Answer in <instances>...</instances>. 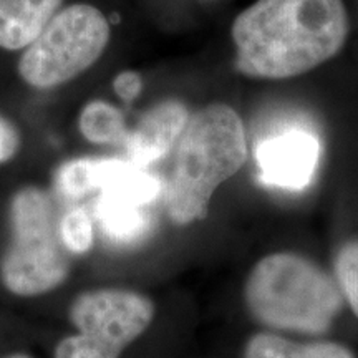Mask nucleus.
I'll use <instances>...</instances> for the list:
<instances>
[{
  "label": "nucleus",
  "instance_id": "9",
  "mask_svg": "<svg viewBox=\"0 0 358 358\" xmlns=\"http://www.w3.org/2000/svg\"><path fill=\"white\" fill-rule=\"evenodd\" d=\"M64 0H0V48L29 47L62 8Z\"/></svg>",
  "mask_w": 358,
  "mask_h": 358
},
{
  "label": "nucleus",
  "instance_id": "3",
  "mask_svg": "<svg viewBox=\"0 0 358 358\" xmlns=\"http://www.w3.org/2000/svg\"><path fill=\"white\" fill-rule=\"evenodd\" d=\"M244 302L259 325L275 332L322 335L342 312L337 282L312 259L274 252L250 268Z\"/></svg>",
  "mask_w": 358,
  "mask_h": 358
},
{
  "label": "nucleus",
  "instance_id": "14",
  "mask_svg": "<svg viewBox=\"0 0 358 358\" xmlns=\"http://www.w3.org/2000/svg\"><path fill=\"white\" fill-rule=\"evenodd\" d=\"M103 159L77 158L62 164L55 173V187L64 198L80 199L100 189Z\"/></svg>",
  "mask_w": 358,
  "mask_h": 358
},
{
  "label": "nucleus",
  "instance_id": "15",
  "mask_svg": "<svg viewBox=\"0 0 358 358\" xmlns=\"http://www.w3.org/2000/svg\"><path fill=\"white\" fill-rule=\"evenodd\" d=\"M58 239L69 256H85L95 244V222L85 208H71L57 224Z\"/></svg>",
  "mask_w": 358,
  "mask_h": 358
},
{
  "label": "nucleus",
  "instance_id": "7",
  "mask_svg": "<svg viewBox=\"0 0 358 358\" xmlns=\"http://www.w3.org/2000/svg\"><path fill=\"white\" fill-rule=\"evenodd\" d=\"M319 134L302 124H287L259 141L256 159L266 185L301 191L310 185L320 163Z\"/></svg>",
  "mask_w": 358,
  "mask_h": 358
},
{
  "label": "nucleus",
  "instance_id": "12",
  "mask_svg": "<svg viewBox=\"0 0 358 358\" xmlns=\"http://www.w3.org/2000/svg\"><path fill=\"white\" fill-rule=\"evenodd\" d=\"M96 219L103 234L122 244L134 243L146 234L150 217L141 206L127 203L110 194L100 196L96 203Z\"/></svg>",
  "mask_w": 358,
  "mask_h": 358
},
{
  "label": "nucleus",
  "instance_id": "5",
  "mask_svg": "<svg viewBox=\"0 0 358 358\" xmlns=\"http://www.w3.org/2000/svg\"><path fill=\"white\" fill-rule=\"evenodd\" d=\"M111 27L100 8L71 3L60 8L24 48L17 71L29 87L50 90L85 73L110 43Z\"/></svg>",
  "mask_w": 358,
  "mask_h": 358
},
{
  "label": "nucleus",
  "instance_id": "16",
  "mask_svg": "<svg viewBox=\"0 0 358 358\" xmlns=\"http://www.w3.org/2000/svg\"><path fill=\"white\" fill-rule=\"evenodd\" d=\"M334 274L343 301L358 319V239L348 241L338 249L334 261Z\"/></svg>",
  "mask_w": 358,
  "mask_h": 358
},
{
  "label": "nucleus",
  "instance_id": "13",
  "mask_svg": "<svg viewBox=\"0 0 358 358\" xmlns=\"http://www.w3.org/2000/svg\"><path fill=\"white\" fill-rule=\"evenodd\" d=\"M78 128L85 140L98 146L124 145L129 133L122 110L105 100L88 101L83 106Z\"/></svg>",
  "mask_w": 358,
  "mask_h": 358
},
{
  "label": "nucleus",
  "instance_id": "1",
  "mask_svg": "<svg viewBox=\"0 0 358 358\" xmlns=\"http://www.w3.org/2000/svg\"><path fill=\"white\" fill-rule=\"evenodd\" d=\"M348 32L343 0H256L232 22L236 69L259 80L301 77L338 55Z\"/></svg>",
  "mask_w": 358,
  "mask_h": 358
},
{
  "label": "nucleus",
  "instance_id": "8",
  "mask_svg": "<svg viewBox=\"0 0 358 358\" xmlns=\"http://www.w3.org/2000/svg\"><path fill=\"white\" fill-rule=\"evenodd\" d=\"M189 113L182 103L168 100L151 108L138 122L136 128L128 133V159L138 166L146 168L164 158L176 145L185 131Z\"/></svg>",
  "mask_w": 358,
  "mask_h": 358
},
{
  "label": "nucleus",
  "instance_id": "20",
  "mask_svg": "<svg viewBox=\"0 0 358 358\" xmlns=\"http://www.w3.org/2000/svg\"><path fill=\"white\" fill-rule=\"evenodd\" d=\"M6 358H34V357L29 355V353H25V352H13V353H8Z\"/></svg>",
  "mask_w": 358,
  "mask_h": 358
},
{
  "label": "nucleus",
  "instance_id": "18",
  "mask_svg": "<svg viewBox=\"0 0 358 358\" xmlns=\"http://www.w3.org/2000/svg\"><path fill=\"white\" fill-rule=\"evenodd\" d=\"M22 133L19 127L0 113V166L10 163L22 150Z\"/></svg>",
  "mask_w": 358,
  "mask_h": 358
},
{
  "label": "nucleus",
  "instance_id": "19",
  "mask_svg": "<svg viewBox=\"0 0 358 358\" xmlns=\"http://www.w3.org/2000/svg\"><path fill=\"white\" fill-rule=\"evenodd\" d=\"M113 90L120 100L131 103L141 95L143 77L134 70H124L115 77Z\"/></svg>",
  "mask_w": 358,
  "mask_h": 358
},
{
  "label": "nucleus",
  "instance_id": "2",
  "mask_svg": "<svg viewBox=\"0 0 358 358\" xmlns=\"http://www.w3.org/2000/svg\"><path fill=\"white\" fill-rule=\"evenodd\" d=\"M245 159V127L234 108L211 103L189 116L164 191L169 219L178 226L203 221L214 192L236 176Z\"/></svg>",
  "mask_w": 358,
  "mask_h": 358
},
{
  "label": "nucleus",
  "instance_id": "10",
  "mask_svg": "<svg viewBox=\"0 0 358 358\" xmlns=\"http://www.w3.org/2000/svg\"><path fill=\"white\" fill-rule=\"evenodd\" d=\"M100 189L103 194L145 208L159 196L161 182L129 159H103Z\"/></svg>",
  "mask_w": 358,
  "mask_h": 358
},
{
  "label": "nucleus",
  "instance_id": "6",
  "mask_svg": "<svg viewBox=\"0 0 358 358\" xmlns=\"http://www.w3.org/2000/svg\"><path fill=\"white\" fill-rule=\"evenodd\" d=\"M155 302L122 287L85 290L70 303L69 319L77 332L124 352L153 324Z\"/></svg>",
  "mask_w": 358,
  "mask_h": 358
},
{
  "label": "nucleus",
  "instance_id": "17",
  "mask_svg": "<svg viewBox=\"0 0 358 358\" xmlns=\"http://www.w3.org/2000/svg\"><path fill=\"white\" fill-rule=\"evenodd\" d=\"M122 350L85 334L66 335L55 345L53 358H120Z\"/></svg>",
  "mask_w": 358,
  "mask_h": 358
},
{
  "label": "nucleus",
  "instance_id": "11",
  "mask_svg": "<svg viewBox=\"0 0 358 358\" xmlns=\"http://www.w3.org/2000/svg\"><path fill=\"white\" fill-rule=\"evenodd\" d=\"M244 358H355L350 348L337 342H294L274 332L252 335L244 347Z\"/></svg>",
  "mask_w": 358,
  "mask_h": 358
},
{
  "label": "nucleus",
  "instance_id": "4",
  "mask_svg": "<svg viewBox=\"0 0 358 358\" xmlns=\"http://www.w3.org/2000/svg\"><path fill=\"white\" fill-rule=\"evenodd\" d=\"M10 241L0 257V284L19 299H35L60 287L70 274V256L57 232L52 196L24 186L10 201Z\"/></svg>",
  "mask_w": 358,
  "mask_h": 358
}]
</instances>
